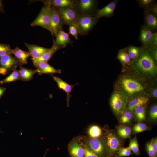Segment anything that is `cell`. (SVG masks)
<instances>
[{
    "mask_svg": "<svg viewBox=\"0 0 157 157\" xmlns=\"http://www.w3.org/2000/svg\"><path fill=\"white\" fill-rule=\"evenodd\" d=\"M81 137L83 142L98 157H112L102 136L97 138Z\"/></svg>",
    "mask_w": 157,
    "mask_h": 157,
    "instance_id": "1",
    "label": "cell"
},
{
    "mask_svg": "<svg viewBox=\"0 0 157 157\" xmlns=\"http://www.w3.org/2000/svg\"><path fill=\"white\" fill-rule=\"evenodd\" d=\"M135 64L138 69L145 73L154 75L157 73V68L153 59L146 51L140 52Z\"/></svg>",
    "mask_w": 157,
    "mask_h": 157,
    "instance_id": "2",
    "label": "cell"
},
{
    "mask_svg": "<svg viewBox=\"0 0 157 157\" xmlns=\"http://www.w3.org/2000/svg\"><path fill=\"white\" fill-rule=\"evenodd\" d=\"M44 4L35 19L31 24V26H40L49 30L52 35L51 27V0L44 1Z\"/></svg>",
    "mask_w": 157,
    "mask_h": 157,
    "instance_id": "3",
    "label": "cell"
},
{
    "mask_svg": "<svg viewBox=\"0 0 157 157\" xmlns=\"http://www.w3.org/2000/svg\"><path fill=\"white\" fill-rule=\"evenodd\" d=\"M102 137L112 157H117L119 149L122 147L121 140L114 132L104 128Z\"/></svg>",
    "mask_w": 157,
    "mask_h": 157,
    "instance_id": "4",
    "label": "cell"
},
{
    "mask_svg": "<svg viewBox=\"0 0 157 157\" xmlns=\"http://www.w3.org/2000/svg\"><path fill=\"white\" fill-rule=\"evenodd\" d=\"M98 19L95 15H79L76 25L79 34L85 35L88 34L95 25Z\"/></svg>",
    "mask_w": 157,
    "mask_h": 157,
    "instance_id": "5",
    "label": "cell"
},
{
    "mask_svg": "<svg viewBox=\"0 0 157 157\" xmlns=\"http://www.w3.org/2000/svg\"><path fill=\"white\" fill-rule=\"evenodd\" d=\"M127 103V96L122 93L116 92L112 94L110 104L115 113L117 116L124 113Z\"/></svg>",
    "mask_w": 157,
    "mask_h": 157,
    "instance_id": "6",
    "label": "cell"
},
{
    "mask_svg": "<svg viewBox=\"0 0 157 157\" xmlns=\"http://www.w3.org/2000/svg\"><path fill=\"white\" fill-rule=\"evenodd\" d=\"M56 8L64 24L76 25L79 14L75 6Z\"/></svg>",
    "mask_w": 157,
    "mask_h": 157,
    "instance_id": "7",
    "label": "cell"
},
{
    "mask_svg": "<svg viewBox=\"0 0 157 157\" xmlns=\"http://www.w3.org/2000/svg\"><path fill=\"white\" fill-rule=\"evenodd\" d=\"M21 66L18 60L12 54H7L0 57V74L5 75L10 71Z\"/></svg>",
    "mask_w": 157,
    "mask_h": 157,
    "instance_id": "8",
    "label": "cell"
},
{
    "mask_svg": "<svg viewBox=\"0 0 157 157\" xmlns=\"http://www.w3.org/2000/svg\"><path fill=\"white\" fill-rule=\"evenodd\" d=\"M68 149L70 157H84L85 151L81 136L72 139L68 144Z\"/></svg>",
    "mask_w": 157,
    "mask_h": 157,
    "instance_id": "9",
    "label": "cell"
},
{
    "mask_svg": "<svg viewBox=\"0 0 157 157\" xmlns=\"http://www.w3.org/2000/svg\"><path fill=\"white\" fill-rule=\"evenodd\" d=\"M96 2L94 0H76L75 7L79 15H95Z\"/></svg>",
    "mask_w": 157,
    "mask_h": 157,
    "instance_id": "10",
    "label": "cell"
},
{
    "mask_svg": "<svg viewBox=\"0 0 157 157\" xmlns=\"http://www.w3.org/2000/svg\"><path fill=\"white\" fill-rule=\"evenodd\" d=\"M121 84L122 88L128 94H133L143 90L142 85L133 78L126 77L122 79Z\"/></svg>",
    "mask_w": 157,
    "mask_h": 157,
    "instance_id": "11",
    "label": "cell"
},
{
    "mask_svg": "<svg viewBox=\"0 0 157 157\" xmlns=\"http://www.w3.org/2000/svg\"><path fill=\"white\" fill-rule=\"evenodd\" d=\"M64 25L57 8L51 6V27L52 35L55 37L58 31L62 28Z\"/></svg>",
    "mask_w": 157,
    "mask_h": 157,
    "instance_id": "12",
    "label": "cell"
},
{
    "mask_svg": "<svg viewBox=\"0 0 157 157\" xmlns=\"http://www.w3.org/2000/svg\"><path fill=\"white\" fill-rule=\"evenodd\" d=\"M33 64L37 68L38 73L40 75L43 74H60L61 73V69H55L47 62L41 61L34 63Z\"/></svg>",
    "mask_w": 157,
    "mask_h": 157,
    "instance_id": "13",
    "label": "cell"
},
{
    "mask_svg": "<svg viewBox=\"0 0 157 157\" xmlns=\"http://www.w3.org/2000/svg\"><path fill=\"white\" fill-rule=\"evenodd\" d=\"M55 81L56 82L58 88L65 92L67 94L66 101L67 106L69 105V101L72 95L71 93L74 87L77 84L74 85H70L65 81H64L58 77L54 76L51 75Z\"/></svg>",
    "mask_w": 157,
    "mask_h": 157,
    "instance_id": "14",
    "label": "cell"
},
{
    "mask_svg": "<svg viewBox=\"0 0 157 157\" xmlns=\"http://www.w3.org/2000/svg\"><path fill=\"white\" fill-rule=\"evenodd\" d=\"M117 2V0L113 1L103 8L97 10L95 14V16L98 19L103 17H111L113 15Z\"/></svg>",
    "mask_w": 157,
    "mask_h": 157,
    "instance_id": "15",
    "label": "cell"
},
{
    "mask_svg": "<svg viewBox=\"0 0 157 157\" xmlns=\"http://www.w3.org/2000/svg\"><path fill=\"white\" fill-rule=\"evenodd\" d=\"M25 44L29 50L32 57V60L39 58L49 49L37 45L29 44L26 43H25Z\"/></svg>",
    "mask_w": 157,
    "mask_h": 157,
    "instance_id": "16",
    "label": "cell"
},
{
    "mask_svg": "<svg viewBox=\"0 0 157 157\" xmlns=\"http://www.w3.org/2000/svg\"><path fill=\"white\" fill-rule=\"evenodd\" d=\"M56 37L55 43L61 48H65L69 44L72 43L69 34L65 32L63 28L58 31Z\"/></svg>",
    "mask_w": 157,
    "mask_h": 157,
    "instance_id": "17",
    "label": "cell"
},
{
    "mask_svg": "<svg viewBox=\"0 0 157 157\" xmlns=\"http://www.w3.org/2000/svg\"><path fill=\"white\" fill-rule=\"evenodd\" d=\"M61 49V48L58 46L55 43V40H53L52 47L39 58L32 60V62L33 63L41 61L47 62L52 58L55 52Z\"/></svg>",
    "mask_w": 157,
    "mask_h": 157,
    "instance_id": "18",
    "label": "cell"
},
{
    "mask_svg": "<svg viewBox=\"0 0 157 157\" xmlns=\"http://www.w3.org/2000/svg\"><path fill=\"white\" fill-rule=\"evenodd\" d=\"M12 54L14 55L15 57L18 60L21 66L24 64H27V59L31 56L29 52L24 51L18 47L12 49Z\"/></svg>",
    "mask_w": 157,
    "mask_h": 157,
    "instance_id": "19",
    "label": "cell"
},
{
    "mask_svg": "<svg viewBox=\"0 0 157 157\" xmlns=\"http://www.w3.org/2000/svg\"><path fill=\"white\" fill-rule=\"evenodd\" d=\"M149 100L146 97L140 96L135 97L130 101L128 104V110L132 112L136 107L144 105Z\"/></svg>",
    "mask_w": 157,
    "mask_h": 157,
    "instance_id": "20",
    "label": "cell"
},
{
    "mask_svg": "<svg viewBox=\"0 0 157 157\" xmlns=\"http://www.w3.org/2000/svg\"><path fill=\"white\" fill-rule=\"evenodd\" d=\"M21 80L26 81H29L33 78L34 75L38 73L37 69L35 70L28 69L20 66L19 70Z\"/></svg>",
    "mask_w": 157,
    "mask_h": 157,
    "instance_id": "21",
    "label": "cell"
},
{
    "mask_svg": "<svg viewBox=\"0 0 157 157\" xmlns=\"http://www.w3.org/2000/svg\"><path fill=\"white\" fill-rule=\"evenodd\" d=\"M76 0H51V6L57 8H65L75 6Z\"/></svg>",
    "mask_w": 157,
    "mask_h": 157,
    "instance_id": "22",
    "label": "cell"
},
{
    "mask_svg": "<svg viewBox=\"0 0 157 157\" xmlns=\"http://www.w3.org/2000/svg\"><path fill=\"white\" fill-rule=\"evenodd\" d=\"M140 39L144 44H149L153 37V33L146 27L142 28L141 31Z\"/></svg>",
    "mask_w": 157,
    "mask_h": 157,
    "instance_id": "23",
    "label": "cell"
},
{
    "mask_svg": "<svg viewBox=\"0 0 157 157\" xmlns=\"http://www.w3.org/2000/svg\"><path fill=\"white\" fill-rule=\"evenodd\" d=\"M145 20L147 28L150 29H156L157 27V19L155 15L151 13H147Z\"/></svg>",
    "mask_w": 157,
    "mask_h": 157,
    "instance_id": "24",
    "label": "cell"
},
{
    "mask_svg": "<svg viewBox=\"0 0 157 157\" xmlns=\"http://www.w3.org/2000/svg\"><path fill=\"white\" fill-rule=\"evenodd\" d=\"M88 137L93 138H97L101 137L103 135V131L101 128L96 125L90 126L87 131Z\"/></svg>",
    "mask_w": 157,
    "mask_h": 157,
    "instance_id": "25",
    "label": "cell"
},
{
    "mask_svg": "<svg viewBox=\"0 0 157 157\" xmlns=\"http://www.w3.org/2000/svg\"><path fill=\"white\" fill-rule=\"evenodd\" d=\"M21 80L19 70L14 69L12 73L7 77L0 81V83L3 84L9 83L17 80Z\"/></svg>",
    "mask_w": 157,
    "mask_h": 157,
    "instance_id": "26",
    "label": "cell"
},
{
    "mask_svg": "<svg viewBox=\"0 0 157 157\" xmlns=\"http://www.w3.org/2000/svg\"><path fill=\"white\" fill-rule=\"evenodd\" d=\"M133 111L137 120L139 122H141L145 119V108L144 105L136 107Z\"/></svg>",
    "mask_w": 157,
    "mask_h": 157,
    "instance_id": "27",
    "label": "cell"
},
{
    "mask_svg": "<svg viewBox=\"0 0 157 157\" xmlns=\"http://www.w3.org/2000/svg\"><path fill=\"white\" fill-rule=\"evenodd\" d=\"M117 131L118 135L123 139L129 138L130 136L131 130L129 126H118Z\"/></svg>",
    "mask_w": 157,
    "mask_h": 157,
    "instance_id": "28",
    "label": "cell"
},
{
    "mask_svg": "<svg viewBox=\"0 0 157 157\" xmlns=\"http://www.w3.org/2000/svg\"><path fill=\"white\" fill-rule=\"evenodd\" d=\"M129 147L131 151L136 155L138 156L140 154L138 144L136 136L130 140Z\"/></svg>",
    "mask_w": 157,
    "mask_h": 157,
    "instance_id": "29",
    "label": "cell"
},
{
    "mask_svg": "<svg viewBox=\"0 0 157 157\" xmlns=\"http://www.w3.org/2000/svg\"><path fill=\"white\" fill-rule=\"evenodd\" d=\"M133 117L132 112L130 111H127L122 114L120 119V121L121 123L125 124L129 123Z\"/></svg>",
    "mask_w": 157,
    "mask_h": 157,
    "instance_id": "30",
    "label": "cell"
},
{
    "mask_svg": "<svg viewBox=\"0 0 157 157\" xmlns=\"http://www.w3.org/2000/svg\"><path fill=\"white\" fill-rule=\"evenodd\" d=\"M12 50L9 44L0 43V57L7 54H12Z\"/></svg>",
    "mask_w": 157,
    "mask_h": 157,
    "instance_id": "31",
    "label": "cell"
},
{
    "mask_svg": "<svg viewBox=\"0 0 157 157\" xmlns=\"http://www.w3.org/2000/svg\"><path fill=\"white\" fill-rule=\"evenodd\" d=\"M140 49L139 48L131 46L129 47L128 49V53L131 59H134L137 58L140 53Z\"/></svg>",
    "mask_w": 157,
    "mask_h": 157,
    "instance_id": "32",
    "label": "cell"
},
{
    "mask_svg": "<svg viewBox=\"0 0 157 157\" xmlns=\"http://www.w3.org/2000/svg\"><path fill=\"white\" fill-rule=\"evenodd\" d=\"M118 57L120 61L124 63H128L131 60V58L128 53L124 50L119 52Z\"/></svg>",
    "mask_w": 157,
    "mask_h": 157,
    "instance_id": "33",
    "label": "cell"
},
{
    "mask_svg": "<svg viewBox=\"0 0 157 157\" xmlns=\"http://www.w3.org/2000/svg\"><path fill=\"white\" fill-rule=\"evenodd\" d=\"M147 129V126L145 124L139 123L133 126V131L134 133H137L144 131Z\"/></svg>",
    "mask_w": 157,
    "mask_h": 157,
    "instance_id": "34",
    "label": "cell"
},
{
    "mask_svg": "<svg viewBox=\"0 0 157 157\" xmlns=\"http://www.w3.org/2000/svg\"><path fill=\"white\" fill-rule=\"evenodd\" d=\"M132 154L131 151L129 147H121L119 150L117 157L128 156Z\"/></svg>",
    "mask_w": 157,
    "mask_h": 157,
    "instance_id": "35",
    "label": "cell"
},
{
    "mask_svg": "<svg viewBox=\"0 0 157 157\" xmlns=\"http://www.w3.org/2000/svg\"><path fill=\"white\" fill-rule=\"evenodd\" d=\"M69 34L72 35L75 39H77L79 32L76 26L72 24L69 25Z\"/></svg>",
    "mask_w": 157,
    "mask_h": 157,
    "instance_id": "36",
    "label": "cell"
},
{
    "mask_svg": "<svg viewBox=\"0 0 157 157\" xmlns=\"http://www.w3.org/2000/svg\"><path fill=\"white\" fill-rule=\"evenodd\" d=\"M82 142L83 146L85 151L84 157H98L84 142H83L82 140Z\"/></svg>",
    "mask_w": 157,
    "mask_h": 157,
    "instance_id": "37",
    "label": "cell"
},
{
    "mask_svg": "<svg viewBox=\"0 0 157 157\" xmlns=\"http://www.w3.org/2000/svg\"><path fill=\"white\" fill-rule=\"evenodd\" d=\"M146 150L149 157H156L157 154L153 149L150 142L147 144Z\"/></svg>",
    "mask_w": 157,
    "mask_h": 157,
    "instance_id": "38",
    "label": "cell"
},
{
    "mask_svg": "<svg viewBox=\"0 0 157 157\" xmlns=\"http://www.w3.org/2000/svg\"><path fill=\"white\" fill-rule=\"evenodd\" d=\"M149 117L152 120H156L157 118V106L155 105L151 108L149 112Z\"/></svg>",
    "mask_w": 157,
    "mask_h": 157,
    "instance_id": "39",
    "label": "cell"
},
{
    "mask_svg": "<svg viewBox=\"0 0 157 157\" xmlns=\"http://www.w3.org/2000/svg\"><path fill=\"white\" fill-rule=\"evenodd\" d=\"M139 3L142 7L148 8L154 2L152 0H140L139 1Z\"/></svg>",
    "mask_w": 157,
    "mask_h": 157,
    "instance_id": "40",
    "label": "cell"
},
{
    "mask_svg": "<svg viewBox=\"0 0 157 157\" xmlns=\"http://www.w3.org/2000/svg\"><path fill=\"white\" fill-rule=\"evenodd\" d=\"M157 34L153 33V37L149 44L152 47H156L157 44Z\"/></svg>",
    "mask_w": 157,
    "mask_h": 157,
    "instance_id": "41",
    "label": "cell"
},
{
    "mask_svg": "<svg viewBox=\"0 0 157 157\" xmlns=\"http://www.w3.org/2000/svg\"><path fill=\"white\" fill-rule=\"evenodd\" d=\"M151 146L155 153H157V140L156 138L153 139L150 142Z\"/></svg>",
    "mask_w": 157,
    "mask_h": 157,
    "instance_id": "42",
    "label": "cell"
},
{
    "mask_svg": "<svg viewBox=\"0 0 157 157\" xmlns=\"http://www.w3.org/2000/svg\"><path fill=\"white\" fill-rule=\"evenodd\" d=\"M6 88L2 87H0V100L5 92L6 90Z\"/></svg>",
    "mask_w": 157,
    "mask_h": 157,
    "instance_id": "43",
    "label": "cell"
},
{
    "mask_svg": "<svg viewBox=\"0 0 157 157\" xmlns=\"http://www.w3.org/2000/svg\"><path fill=\"white\" fill-rule=\"evenodd\" d=\"M152 54L156 60H157V49L156 47H154V49H153Z\"/></svg>",
    "mask_w": 157,
    "mask_h": 157,
    "instance_id": "44",
    "label": "cell"
},
{
    "mask_svg": "<svg viewBox=\"0 0 157 157\" xmlns=\"http://www.w3.org/2000/svg\"><path fill=\"white\" fill-rule=\"evenodd\" d=\"M4 12L3 9V6L2 0H0V13H3Z\"/></svg>",
    "mask_w": 157,
    "mask_h": 157,
    "instance_id": "45",
    "label": "cell"
},
{
    "mask_svg": "<svg viewBox=\"0 0 157 157\" xmlns=\"http://www.w3.org/2000/svg\"><path fill=\"white\" fill-rule=\"evenodd\" d=\"M152 96L155 97H157V88L154 89L152 91Z\"/></svg>",
    "mask_w": 157,
    "mask_h": 157,
    "instance_id": "46",
    "label": "cell"
},
{
    "mask_svg": "<svg viewBox=\"0 0 157 157\" xmlns=\"http://www.w3.org/2000/svg\"><path fill=\"white\" fill-rule=\"evenodd\" d=\"M152 11L155 15H157V7L156 6L152 8Z\"/></svg>",
    "mask_w": 157,
    "mask_h": 157,
    "instance_id": "47",
    "label": "cell"
}]
</instances>
